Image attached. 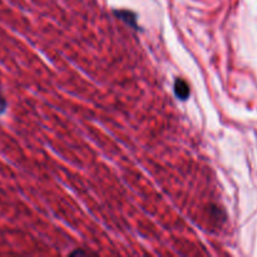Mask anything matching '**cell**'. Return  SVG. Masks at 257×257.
Returning <instances> with one entry per match:
<instances>
[{
    "instance_id": "cell-2",
    "label": "cell",
    "mask_w": 257,
    "mask_h": 257,
    "mask_svg": "<svg viewBox=\"0 0 257 257\" xmlns=\"http://www.w3.org/2000/svg\"><path fill=\"white\" fill-rule=\"evenodd\" d=\"M114 15L117 19L122 20L124 24H127L128 27L133 28V29L138 30V23H137V15L135 14L131 10H124V9H120V10H114Z\"/></svg>"
},
{
    "instance_id": "cell-3",
    "label": "cell",
    "mask_w": 257,
    "mask_h": 257,
    "mask_svg": "<svg viewBox=\"0 0 257 257\" xmlns=\"http://www.w3.org/2000/svg\"><path fill=\"white\" fill-rule=\"evenodd\" d=\"M7 105H8L7 100H5V98L0 94V114H3V113L5 112V109H7Z\"/></svg>"
},
{
    "instance_id": "cell-1",
    "label": "cell",
    "mask_w": 257,
    "mask_h": 257,
    "mask_svg": "<svg viewBox=\"0 0 257 257\" xmlns=\"http://www.w3.org/2000/svg\"><path fill=\"white\" fill-rule=\"evenodd\" d=\"M173 92H175V95L177 97V99L185 102V100H187L188 98H190V85H188V83L186 82L185 79L177 78V79L175 80V85H173Z\"/></svg>"
}]
</instances>
